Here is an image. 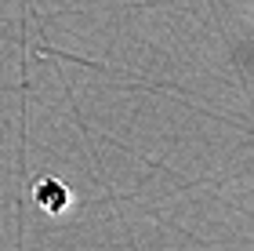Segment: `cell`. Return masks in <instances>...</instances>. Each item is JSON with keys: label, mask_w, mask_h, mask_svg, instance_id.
Segmentation results:
<instances>
[{"label": "cell", "mask_w": 254, "mask_h": 251, "mask_svg": "<svg viewBox=\"0 0 254 251\" xmlns=\"http://www.w3.org/2000/svg\"><path fill=\"white\" fill-rule=\"evenodd\" d=\"M33 200H37V208L44 215H65L73 208V193H69L62 178H40L33 186Z\"/></svg>", "instance_id": "obj_1"}]
</instances>
